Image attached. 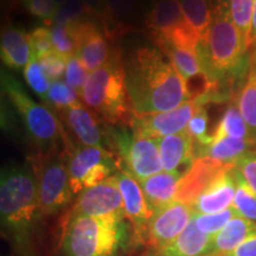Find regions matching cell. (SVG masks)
I'll list each match as a JSON object with an SVG mask.
<instances>
[{
  "mask_svg": "<svg viewBox=\"0 0 256 256\" xmlns=\"http://www.w3.org/2000/svg\"><path fill=\"white\" fill-rule=\"evenodd\" d=\"M124 70L136 115L170 112L190 100L186 83L159 49H138L124 64Z\"/></svg>",
  "mask_w": 256,
  "mask_h": 256,
  "instance_id": "1",
  "label": "cell"
},
{
  "mask_svg": "<svg viewBox=\"0 0 256 256\" xmlns=\"http://www.w3.org/2000/svg\"><path fill=\"white\" fill-rule=\"evenodd\" d=\"M249 52L241 32L230 16L228 0H218L212 8V18L206 36L197 46L204 72L217 88L242 68Z\"/></svg>",
  "mask_w": 256,
  "mask_h": 256,
  "instance_id": "2",
  "label": "cell"
},
{
  "mask_svg": "<svg viewBox=\"0 0 256 256\" xmlns=\"http://www.w3.org/2000/svg\"><path fill=\"white\" fill-rule=\"evenodd\" d=\"M0 214L2 228L16 241L28 238L37 217L42 215L36 176L28 166H10L0 179Z\"/></svg>",
  "mask_w": 256,
  "mask_h": 256,
  "instance_id": "3",
  "label": "cell"
},
{
  "mask_svg": "<svg viewBox=\"0 0 256 256\" xmlns=\"http://www.w3.org/2000/svg\"><path fill=\"white\" fill-rule=\"evenodd\" d=\"M83 104L113 126L130 127L136 116L126 86V70L120 55L89 74L81 92Z\"/></svg>",
  "mask_w": 256,
  "mask_h": 256,
  "instance_id": "4",
  "label": "cell"
},
{
  "mask_svg": "<svg viewBox=\"0 0 256 256\" xmlns=\"http://www.w3.org/2000/svg\"><path fill=\"white\" fill-rule=\"evenodd\" d=\"M2 88L22 121L32 142L40 153H62L68 156L66 133L58 118L46 106L34 101L17 80L8 74H2Z\"/></svg>",
  "mask_w": 256,
  "mask_h": 256,
  "instance_id": "5",
  "label": "cell"
},
{
  "mask_svg": "<svg viewBox=\"0 0 256 256\" xmlns=\"http://www.w3.org/2000/svg\"><path fill=\"white\" fill-rule=\"evenodd\" d=\"M122 238V220L70 217L64 236V250L68 256H114Z\"/></svg>",
  "mask_w": 256,
  "mask_h": 256,
  "instance_id": "6",
  "label": "cell"
},
{
  "mask_svg": "<svg viewBox=\"0 0 256 256\" xmlns=\"http://www.w3.org/2000/svg\"><path fill=\"white\" fill-rule=\"evenodd\" d=\"M104 128L106 144L116 156L121 170L139 182L164 171L156 140L138 136L128 127L107 124Z\"/></svg>",
  "mask_w": 256,
  "mask_h": 256,
  "instance_id": "7",
  "label": "cell"
},
{
  "mask_svg": "<svg viewBox=\"0 0 256 256\" xmlns=\"http://www.w3.org/2000/svg\"><path fill=\"white\" fill-rule=\"evenodd\" d=\"M66 156L56 152L38 153L32 162L42 215H54L72 200L74 192L70 188Z\"/></svg>",
  "mask_w": 256,
  "mask_h": 256,
  "instance_id": "8",
  "label": "cell"
},
{
  "mask_svg": "<svg viewBox=\"0 0 256 256\" xmlns=\"http://www.w3.org/2000/svg\"><path fill=\"white\" fill-rule=\"evenodd\" d=\"M70 188L75 194L102 183L118 172L119 160L102 146H78L66 156Z\"/></svg>",
  "mask_w": 256,
  "mask_h": 256,
  "instance_id": "9",
  "label": "cell"
},
{
  "mask_svg": "<svg viewBox=\"0 0 256 256\" xmlns=\"http://www.w3.org/2000/svg\"><path fill=\"white\" fill-rule=\"evenodd\" d=\"M76 216L124 218L122 196L115 174L102 183L80 192L72 211V217Z\"/></svg>",
  "mask_w": 256,
  "mask_h": 256,
  "instance_id": "10",
  "label": "cell"
},
{
  "mask_svg": "<svg viewBox=\"0 0 256 256\" xmlns=\"http://www.w3.org/2000/svg\"><path fill=\"white\" fill-rule=\"evenodd\" d=\"M194 215V208L178 200L160 208L148 223L147 241L158 250L165 248L186 229Z\"/></svg>",
  "mask_w": 256,
  "mask_h": 256,
  "instance_id": "11",
  "label": "cell"
},
{
  "mask_svg": "<svg viewBox=\"0 0 256 256\" xmlns=\"http://www.w3.org/2000/svg\"><path fill=\"white\" fill-rule=\"evenodd\" d=\"M197 106V100H188L170 112L136 115L130 128L138 136L154 140L177 134L186 130Z\"/></svg>",
  "mask_w": 256,
  "mask_h": 256,
  "instance_id": "12",
  "label": "cell"
},
{
  "mask_svg": "<svg viewBox=\"0 0 256 256\" xmlns=\"http://www.w3.org/2000/svg\"><path fill=\"white\" fill-rule=\"evenodd\" d=\"M70 136L68 142L72 151V142L78 146H102L106 147L104 128H101L98 116L87 106L80 102L68 110L60 112ZM69 151V152H70ZM69 154V153H68Z\"/></svg>",
  "mask_w": 256,
  "mask_h": 256,
  "instance_id": "13",
  "label": "cell"
},
{
  "mask_svg": "<svg viewBox=\"0 0 256 256\" xmlns=\"http://www.w3.org/2000/svg\"><path fill=\"white\" fill-rule=\"evenodd\" d=\"M115 178L122 196L124 217L132 224L134 232L139 238H144L147 235V228L153 216V211L147 203L142 185L138 179L121 168L115 172Z\"/></svg>",
  "mask_w": 256,
  "mask_h": 256,
  "instance_id": "14",
  "label": "cell"
},
{
  "mask_svg": "<svg viewBox=\"0 0 256 256\" xmlns=\"http://www.w3.org/2000/svg\"><path fill=\"white\" fill-rule=\"evenodd\" d=\"M78 32V52L76 57L81 60L84 68L90 74L104 66L113 58L107 38L100 28L90 22H76Z\"/></svg>",
  "mask_w": 256,
  "mask_h": 256,
  "instance_id": "15",
  "label": "cell"
},
{
  "mask_svg": "<svg viewBox=\"0 0 256 256\" xmlns=\"http://www.w3.org/2000/svg\"><path fill=\"white\" fill-rule=\"evenodd\" d=\"M236 194L234 165L224 168L192 203L196 214H216L232 206Z\"/></svg>",
  "mask_w": 256,
  "mask_h": 256,
  "instance_id": "16",
  "label": "cell"
},
{
  "mask_svg": "<svg viewBox=\"0 0 256 256\" xmlns=\"http://www.w3.org/2000/svg\"><path fill=\"white\" fill-rule=\"evenodd\" d=\"M229 165L209 158H196L179 180L176 200L192 206L211 182Z\"/></svg>",
  "mask_w": 256,
  "mask_h": 256,
  "instance_id": "17",
  "label": "cell"
},
{
  "mask_svg": "<svg viewBox=\"0 0 256 256\" xmlns=\"http://www.w3.org/2000/svg\"><path fill=\"white\" fill-rule=\"evenodd\" d=\"M156 142L164 171L183 174L182 168H185L186 172L194 164L196 159V145L188 130L162 138Z\"/></svg>",
  "mask_w": 256,
  "mask_h": 256,
  "instance_id": "18",
  "label": "cell"
},
{
  "mask_svg": "<svg viewBox=\"0 0 256 256\" xmlns=\"http://www.w3.org/2000/svg\"><path fill=\"white\" fill-rule=\"evenodd\" d=\"M185 24L188 23L178 0H158L146 18V26L156 44Z\"/></svg>",
  "mask_w": 256,
  "mask_h": 256,
  "instance_id": "19",
  "label": "cell"
},
{
  "mask_svg": "<svg viewBox=\"0 0 256 256\" xmlns=\"http://www.w3.org/2000/svg\"><path fill=\"white\" fill-rule=\"evenodd\" d=\"M255 232L256 223L238 214L214 236L209 256H232V252Z\"/></svg>",
  "mask_w": 256,
  "mask_h": 256,
  "instance_id": "20",
  "label": "cell"
},
{
  "mask_svg": "<svg viewBox=\"0 0 256 256\" xmlns=\"http://www.w3.org/2000/svg\"><path fill=\"white\" fill-rule=\"evenodd\" d=\"M2 60L10 69H25L32 58L30 37L17 26H6L2 32L0 42Z\"/></svg>",
  "mask_w": 256,
  "mask_h": 256,
  "instance_id": "21",
  "label": "cell"
},
{
  "mask_svg": "<svg viewBox=\"0 0 256 256\" xmlns=\"http://www.w3.org/2000/svg\"><path fill=\"white\" fill-rule=\"evenodd\" d=\"M182 176L177 172L162 171L139 182L153 214L176 200Z\"/></svg>",
  "mask_w": 256,
  "mask_h": 256,
  "instance_id": "22",
  "label": "cell"
},
{
  "mask_svg": "<svg viewBox=\"0 0 256 256\" xmlns=\"http://www.w3.org/2000/svg\"><path fill=\"white\" fill-rule=\"evenodd\" d=\"M249 154H256V142L252 139L223 138L209 146H196V158H209L222 164L234 165Z\"/></svg>",
  "mask_w": 256,
  "mask_h": 256,
  "instance_id": "23",
  "label": "cell"
},
{
  "mask_svg": "<svg viewBox=\"0 0 256 256\" xmlns=\"http://www.w3.org/2000/svg\"><path fill=\"white\" fill-rule=\"evenodd\" d=\"M212 236L202 232L194 218L174 242L160 249L159 256H209Z\"/></svg>",
  "mask_w": 256,
  "mask_h": 256,
  "instance_id": "24",
  "label": "cell"
},
{
  "mask_svg": "<svg viewBox=\"0 0 256 256\" xmlns=\"http://www.w3.org/2000/svg\"><path fill=\"white\" fill-rule=\"evenodd\" d=\"M238 104L243 119L256 142V51L249 52V68L244 86L238 96Z\"/></svg>",
  "mask_w": 256,
  "mask_h": 256,
  "instance_id": "25",
  "label": "cell"
},
{
  "mask_svg": "<svg viewBox=\"0 0 256 256\" xmlns=\"http://www.w3.org/2000/svg\"><path fill=\"white\" fill-rule=\"evenodd\" d=\"M223 138H235V139H252L248 124L243 119L240 112L238 100H234L224 112L222 119L212 134V142Z\"/></svg>",
  "mask_w": 256,
  "mask_h": 256,
  "instance_id": "26",
  "label": "cell"
},
{
  "mask_svg": "<svg viewBox=\"0 0 256 256\" xmlns=\"http://www.w3.org/2000/svg\"><path fill=\"white\" fill-rule=\"evenodd\" d=\"M178 2L188 25L196 31L202 40L209 31L211 18H212L210 0H178Z\"/></svg>",
  "mask_w": 256,
  "mask_h": 256,
  "instance_id": "27",
  "label": "cell"
},
{
  "mask_svg": "<svg viewBox=\"0 0 256 256\" xmlns=\"http://www.w3.org/2000/svg\"><path fill=\"white\" fill-rule=\"evenodd\" d=\"M236 194L234 198L232 208L240 216L250 220L256 223V194L247 182L243 179L240 172L235 168Z\"/></svg>",
  "mask_w": 256,
  "mask_h": 256,
  "instance_id": "28",
  "label": "cell"
},
{
  "mask_svg": "<svg viewBox=\"0 0 256 256\" xmlns=\"http://www.w3.org/2000/svg\"><path fill=\"white\" fill-rule=\"evenodd\" d=\"M255 0H228L230 16L234 24L241 32L248 50L250 49L252 18Z\"/></svg>",
  "mask_w": 256,
  "mask_h": 256,
  "instance_id": "29",
  "label": "cell"
},
{
  "mask_svg": "<svg viewBox=\"0 0 256 256\" xmlns=\"http://www.w3.org/2000/svg\"><path fill=\"white\" fill-rule=\"evenodd\" d=\"M50 32L51 42H52L55 51L68 58L76 56L78 43L75 23L68 25H52Z\"/></svg>",
  "mask_w": 256,
  "mask_h": 256,
  "instance_id": "30",
  "label": "cell"
},
{
  "mask_svg": "<svg viewBox=\"0 0 256 256\" xmlns=\"http://www.w3.org/2000/svg\"><path fill=\"white\" fill-rule=\"evenodd\" d=\"M42 100L60 113V112L66 110L72 106L80 104L81 98L66 82L60 80V81L51 83L49 92Z\"/></svg>",
  "mask_w": 256,
  "mask_h": 256,
  "instance_id": "31",
  "label": "cell"
},
{
  "mask_svg": "<svg viewBox=\"0 0 256 256\" xmlns=\"http://www.w3.org/2000/svg\"><path fill=\"white\" fill-rule=\"evenodd\" d=\"M197 110L191 118L186 130L194 138L197 146H209L212 142V136L209 134V115L206 108V104L198 101Z\"/></svg>",
  "mask_w": 256,
  "mask_h": 256,
  "instance_id": "32",
  "label": "cell"
},
{
  "mask_svg": "<svg viewBox=\"0 0 256 256\" xmlns=\"http://www.w3.org/2000/svg\"><path fill=\"white\" fill-rule=\"evenodd\" d=\"M235 215H238V212L232 206L216 214H196L194 216V222L202 232L214 238Z\"/></svg>",
  "mask_w": 256,
  "mask_h": 256,
  "instance_id": "33",
  "label": "cell"
},
{
  "mask_svg": "<svg viewBox=\"0 0 256 256\" xmlns=\"http://www.w3.org/2000/svg\"><path fill=\"white\" fill-rule=\"evenodd\" d=\"M24 78L32 92H36L40 98H43L48 94L51 87V81L46 76L44 69L42 68L40 60L34 56L28 66H25Z\"/></svg>",
  "mask_w": 256,
  "mask_h": 256,
  "instance_id": "34",
  "label": "cell"
},
{
  "mask_svg": "<svg viewBox=\"0 0 256 256\" xmlns=\"http://www.w3.org/2000/svg\"><path fill=\"white\" fill-rule=\"evenodd\" d=\"M84 14H88L87 8L82 0H66L57 8L55 17L51 24L52 25H68L81 20Z\"/></svg>",
  "mask_w": 256,
  "mask_h": 256,
  "instance_id": "35",
  "label": "cell"
},
{
  "mask_svg": "<svg viewBox=\"0 0 256 256\" xmlns=\"http://www.w3.org/2000/svg\"><path fill=\"white\" fill-rule=\"evenodd\" d=\"M89 76L88 70L84 68L81 60L76 56L70 57L66 63V72H64V82L69 86L70 88L74 89L81 98V92L84 88L86 82H87Z\"/></svg>",
  "mask_w": 256,
  "mask_h": 256,
  "instance_id": "36",
  "label": "cell"
},
{
  "mask_svg": "<svg viewBox=\"0 0 256 256\" xmlns=\"http://www.w3.org/2000/svg\"><path fill=\"white\" fill-rule=\"evenodd\" d=\"M68 57L60 55L57 51H51V52L44 55L40 60L42 68L44 69L46 76L51 82L60 81V78H63L66 72V63H68Z\"/></svg>",
  "mask_w": 256,
  "mask_h": 256,
  "instance_id": "37",
  "label": "cell"
},
{
  "mask_svg": "<svg viewBox=\"0 0 256 256\" xmlns=\"http://www.w3.org/2000/svg\"><path fill=\"white\" fill-rule=\"evenodd\" d=\"M32 49V56L40 60L46 54L54 51L52 42H51V32L48 28H37L28 34Z\"/></svg>",
  "mask_w": 256,
  "mask_h": 256,
  "instance_id": "38",
  "label": "cell"
},
{
  "mask_svg": "<svg viewBox=\"0 0 256 256\" xmlns=\"http://www.w3.org/2000/svg\"><path fill=\"white\" fill-rule=\"evenodd\" d=\"M25 8L32 16L51 24L58 6L54 0H28Z\"/></svg>",
  "mask_w": 256,
  "mask_h": 256,
  "instance_id": "39",
  "label": "cell"
},
{
  "mask_svg": "<svg viewBox=\"0 0 256 256\" xmlns=\"http://www.w3.org/2000/svg\"><path fill=\"white\" fill-rule=\"evenodd\" d=\"M107 19H120L130 16L138 8L140 0H104Z\"/></svg>",
  "mask_w": 256,
  "mask_h": 256,
  "instance_id": "40",
  "label": "cell"
},
{
  "mask_svg": "<svg viewBox=\"0 0 256 256\" xmlns=\"http://www.w3.org/2000/svg\"><path fill=\"white\" fill-rule=\"evenodd\" d=\"M234 168L238 170L256 194V154L242 156L234 164Z\"/></svg>",
  "mask_w": 256,
  "mask_h": 256,
  "instance_id": "41",
  "label": "cell"
},
{
  "mask_svg": "<svg viewBox=\"0 0 256 256\" xmlns=\"http://www.w3.org/2000/svg\"><path fill=\"white\" fill-rule=\"evenodd\" d=\"M82 2L87 8L88 14H94L107 19V8H106L104 0H82Z\"/></svg>",
  "mask_w": 256,
  "mask_h": 256,
  "instance_id": "42",
  "label": "cell"
},
{
  "mask_svg": "<svg viewBox=\"0 0 256 256\" xmlns=\"http://www.w3.org/2000/svg\"><path fill=\"white\" fill-rule=\"evenodd\" d=\"M232 256H256V232L246 240Z\"/></svg>",
  "mask_w": 256,
  "mask_h": 256,
  "instance_id": "43",
  "label": "cell"
},
{
  "mask_svg": "<svg viewBox=\"0 0 256 256\" xmlns=\"http://www.w3.org/2000/svg\"><path fill=\"white\" fill-rule=\"evenodd\" d=\"M256 46V0L254 2V10H252V31H250V49ZM249 49V50H250Z\"/></svg>",
  "mask_w": 256,
  "mask_h": 256,
  "instance_id": "44",
  "label": "cell"
},
{
  "mask_svg": "<svg viewBox=\"0 0 256 256\" xmlns=\"http://www.w3.org/2000/svg\"><path fill=\"white\" fill-rule=\"evenodd\" d=\"M54 2H56V5H57V6H60V5L63 4L64 2H66V0H54Z\"/></svg>",
  "mask_w": 256,
  "mask_h": 256,
  "instance_id": "45",
  "label": "cell"
},
{
  "mask_svg": "<svg viewBox=\"0 0 256 256\" xmlns=\"http://www.w3.org/2000/svg\"><path fill=\"white\" fill-rule=\"evenodd\" d=\"M249 51H256V46H255L254 48H252V49H250V50H249Z\"/></svg>",
  "mask_w": 256,
  "mask_h": 256,
  "instance_id": "46",
  "label": "cell"
},
{
  "mask_svg": "<svg viewBox=\"0 0 256 256\" xmlns=\"http://www.w3.org/2000/svg\"><path fill=\"white\" fill-rule=\"evenodd\" d=\"M20 2H23V4L25 5V2H28V0H20Z\"/></svg>",
  "mask_w": 256,
  "mask_h": 256,
  "instance_id": "47",
  "label": "cell"
}]
</instances>
